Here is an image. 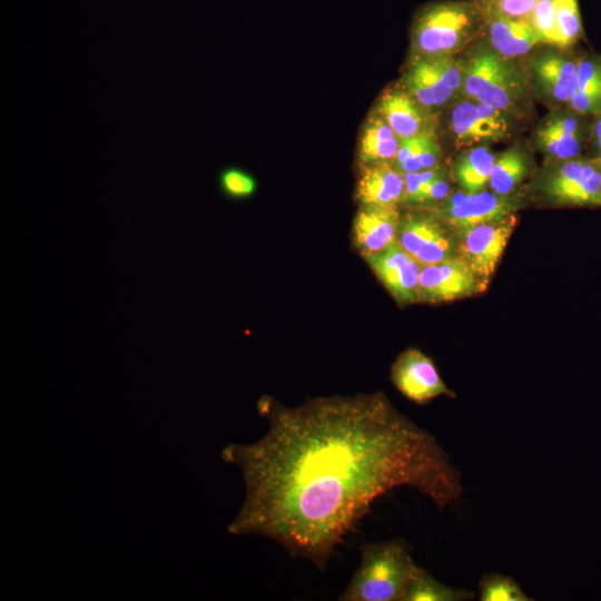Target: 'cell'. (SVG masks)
<instances>
[{"label": "cell", "mask_w": 601, "mask_h": 601, "mask_svg": "<svg viewBox=\"0 0 601 601\" xmlns=\"http://www.w3.org/2000/svg\"><path fill=\"white\" fill-rule=\"evenodd\" d=\"M258 412L268 422L264 436L223 451L246 485L229 531L267 538L322 572L390 491L412 487L440 510L461 499V473L435 436L381 392L315 397L296 407L263 396Z\"/></svg>", "instance_id": "6da1fadb"}, {"label": "cell", "mask_w": 601, "mask_h": 601, "mask_svg": "<svg viewBox=\"0 0 601 601\" xmlns=\"http://www.w3.org/2000/svg\"><path fill=\"white\" fill-rule=\"evenodd\" d=\"M463 97L493 107L514 119L524 117L533 95L524 60L506 59L481 38L462 55Z\"/></svg>", "instance_id": "7a4b0ae2"}, {"label": "cell", "mask_w": 601, "mask_h": 601, "mask_svg": "<svg viewBox=\"0 0 601 601\" xmlns=\"http://www.w3.org/2000/svg\"><path fill=\"white\" fill-rule=\"evenodd\" d=\"M485 19L474 0H440L422 6L411 23L414 58L457 56L480 38Z\"/></svg>", "instance_id": "3957f363"}, {"label": "cell", "mask_w": 601, "mask_h": 601, "mask_svg": "<svg viewBox=\"0 0 601 601\" xmlns=\"http://www.w3.org/2000/svg\"><path fill=\"white\" fill-rule=\"evenodd\" d=\"M361 563L342 601H403L406 588L418 565L403 539L361 545Z\"/></svg>", "instance_id": "277c9868"}, {"label": "cell", "mask_w": 601, "mask_h": 601, "mask_svg": "<svg viewBox=\"0 0 601 601\" xmlns=\"http://www.w3.org/2000/svg\"><path fill=\"white\" fill-rule=\"evenodd\" d=\"M578 58L570 49L541 45L525 59L534 99L549 110L568 107L577 90Z\"/></svg>", "instance_id": "5b68a950"}, {"label": "cell", "mask_w": 601, "mask_h": 601, "mask_svg": "<svg viewBox=\"0 0 601 601\" xmlns=\"http://www.w3.org/2000/svg\"><path fill=\"white\" fill-rule=\"evenodd\" d=\"M405 89L424 108L434 109L463 98L462 56L414 58Z\"/></svg>", "instance_id": "8992f818"}, {"label": "cell", "mask_w": 601, "mask_h": 601, "mask_svg": "<svg viewBox=\"0 0 601 601\" xmlns=\"http://www.w3.org/2000/svg\"><path fill=\"white\" fill-rule=\"evenodd\" d=\"M541 190L558 205H601V166L594 158L577 157L551 161Z\"/></svg>", "instance_id": "52a82bcc"}, {"label": "cell", "mask_w": 601, "mask_h": 601, "mask_svg": "<svg viewBox=\"0 0 601 601\" xmlns=\"http://www.w3.org/2000/svg\"><path fill=\"white\" fill-rule=\"evenodd\" d=\"M513 213L504 218L455 231L457 256L486 288L496 265L516 227Z\"/></svg>", "instance_id": "ba28073f"}, {"label": "cell", "mask_w": 601, "mask_h": 601, "mask_svg": "<svg viewBox=\"0 0 601 601\" xmlns=\"http://www.w3.org/2000/svg\"><path fill=\"white\" fill-rule=\"evenodd\" d=\"M441 216L407 213L401 216L396 242L422 266L457 256L456 234Z\"/></svg>", "instance_id": "9c48e42d"}, {"label": "cell", "mask_w": 601, "mask_h": 601, "mask_svg": "<svg viewBox=\"0 0 601 601\" xmlns=\"http://www.w3.org/2000/svg\"><path fill=\"white\" fill-rule=\"evenodd\" d=\"M514 120L503 111L463 97L451 107L449 129L456 146L471 148L505 139Z\"/></svg>", "instance_id": "30bf717a"}, {"label": "cell", "mask_w": 601, "mask_h": 601, "mask_svg": "<svg viewBox=\"0 0 601 601\" xmlns=\"http://www.w3.org/2000/svg\"><path fill=\"white\" fill-rule=\"evenodd\" d=\"M588 118L569 107L550 110L534 129V147L551 161L581 157L589 141Z\"/></svg>", "instance_id": "8fae6325"}, {"label": "cell", "mask_w": 601, "mask_h": 601, "mask_svg": "<svg viewBox=\"0 0 601 601\" xmlns=\"http://www.w3.org/2000/svg\"><path fill=\"white\" fill-rule=\"evenodd\" d=\"M391 381L401 394L418 405L441 395L454 396L432 358L414 347L406 348L392 364Z\"/></svg>", "instance_id": "7c38bea8"}, {"label": "cell", "mask_w": 601, "mask_h": 601, "mask_svg": "<svg viewBox=\"0 0 601 601\" xmlns=\"http://www.w3.org/2000/svg\"><path fill=\"white\" fill-rule=\"evenodd\" d=\"M484 289L466 264L456 256L422 266L417 295L422 302L442 303L472 296Z\"/></svg>", "instance_id": "4fadbf2b"}, {"label": "cell", "mask_w": 601, "mask_h": 601, "mask_svg": "<svg viewBox=\"0 0 601 601\" xmlns=\"http://www.w3.org/2000/svg\"><path fill=\"white\" fill-rule=\"evenodd\" d=\"M515 200L510 195L481 190H461L443 200L441 218L454 230L497 220L514 213Z\"/></svg>", "instance_id": "5bb4252c"}, {"label": "cell", "mask_w": 601, "mask_h": 601, "mask_svg": "<svg viewBox=\"0 0 601 601\" xmlns=\"http://www.w3.org/2000/svg\"><path fill=\"white\" fill-rule=\"evenodd\" d=\"M364 259L396 302H418L417 287L422 265L397 242Z\"/></svg>", "instance_id": "9a60e30c"}, {"label": "cell", "mask_w": 601, "mask_h": 601, "mask_svg": "<svg viewBox=\"0 0 601 601\" xmlns=\"http://www.w3.org/2000/svg\"><path fill=\"white\" fill-rule=\"evenodd\" d=\"M401 214L397 207H366L353 221V245L363 257L378 254L396 242Z\"/></svg>", "instance_id": "2e32d148"}, {"label": "cell", "mask_w": 601, "mask_h": 601, "mask_svg": "<svg viewBox=\"0 0 601 601\" xmlns=\"http://www.w3.org/2000/svg\"><path fill=\"white\" fill-rule=\"evenodd\" d=\"M480 38L496 53L513 60H524L541 41L526 19L484 18Z\"/></svg>", "instance_id": "e0dca14e"}, {"label": "cell", "mask_w": 601, "mask_h": 601, "mask_svg": "<svg viewBox=\"0 0 601 601\" xmlns=\"http://www.w3.org/2000/svg\"><path fill=\"white\" fill-rule=\"evenodd\" d=\"M404 175L388 162L364 165L356 199L366 207H397L404 201Z\"/></svg>", "instance_id": "ac0fdd59"}, {"label": "cell", "mask_w": 601, "mask_h": 601, "mask_svg": "<svg viewBox=\"0 0 601 601\" xmlns=\"http://www.w3.org/2000/svg\"><path fill=\"white\" fill-rule=\"evenodd\" d=\"M423 109L406 89L401 88L385 91L378 104L380 116L401 140L427 129Z\"/></svg>", "instance_id": "d6986e66"}, {"label": "cell", "mask_w": 601, "mask_h": 601, "mask_svg": "<svg viewBox=\"0 0 601 601\" xmlns=\"http://www.w3.org/2000/svg\"><path fill=\"white\" fill-rule=\"evenodd\" d=\"M568 107L589 118L601 112V56H579L577 90Z\"/></svg>", "instance_id": "ffe728a7"}, {"label": "cell", "mask_w": 601, "mask_h": 601, "mask_svg": "<svg viewBox=\"0 0 601 601\" xmlns=\"http://www.w3.org/2000/svg\"><path fill=\"white\" fill-rule=\"evenodd\" d=\"M531 155L520 146H512L495 156L489 186L497 195H510L529 175Z\"/></svg>", "instance_id": "44dd1931"}, {"label": "cell", "mask_w": 601, "mask_h": 601, "mask_svg": "<svg viewBox=\"0 0 601 601\" xmlns=\"http://www.w3.org/2000/svg\"><path fill=\"white\" fill-rule=\"evenodd\" d=\"M401 139L381 117L373 116L364 127L359 144V159L363 165L394 161Z\"/></svg>", "instance_id": "7402d4cb"}, {"label": "cell", "mask_w": 601, "mask_h": 601, "mask_svg": "<svg viewBox=\"0 0 601 601\" xmlns=\"http://www.w3.org/2000/svg\"><path fill=\"white\" fill-rule=\"evenodd\" d=\"M441 149L432 129L401 140L393 166L401 171L414 173L437 166Z\"/></svg>", "instance_id": "603a6c76"}, {"label": "cell", "mask_w": 601, "mask_h": 601, "mask_svg": "<svg viewBox=\"0 0 601 601\" xmlns=\"http://www.w3.org/2000/svg\"><path fill=\"white\" fill-rule=\"evenodd\" d=\"M495 154L485 145L466 149L454 164L453 176L461 189L481 191L490 181Z\"/></svg>", "instance_id": "cb8c5ba5"}, {"label": "cell", "mask_w": 601, "mask_h": 601, "mask_svg": "<svg viewBox=\"0 0 601 601\" xmlns=\"http://www.w3.org/2000/svg\"><path fill=\"white\" fill-rule=\"evenodd\" d=\"M474 595L473 591L443 584L418 566L408 582L403 601H467L473 600Z\"/></svg>", "instance_id": "d4e9b609"}, {"label": "cell", "mask_w": 601, "mask_h": 601, "mask_svg": "<svg viewBox=\"0 0 601 601\" xmlns=\"http://www.w3.org/2000/svg\"><path fill=\"white\" fill-rule=\"evenodd\" d=\"M583 33L578 0H555V46L570 49Z\"/></svg>", "instance_id": "484cf974"}, {"label": "cell", "mask_w": 601, "mask_h": 601, "mask_svg": "<svg viewBox=\"0 0 601 601\" xmlns=\"http://www.w3.org/2000/svg\"><path fill=\"white\" fill-rule=\"evenodd\" d=\"M479 600L481 601H532L521 585L502 573H484L479 582Z\"/></svg>", "instance_id": "4316f807"}, {"label": "cell", "mask_w": 601, "mask_h": 601, "mask_svg": "<svg viewBox=\"0 0 601 601\" xmlns=\"http://www.w3.org/2000/svg\"><path fill=\"white\" fill-rule=\"evenodd\" d=\"M528 20L542 45L555 46V0H536Z\"/></svg>", "instance_id": "83f0119b"}, {"label": "cell", "mask_w": 601, "mask_h": 601, "mask_svg": "<svg viewBox=\"0 0 601 601\" xmlns=\"http://www.w3.org/2000/svg\"><path fill=\"white\" fill-rule=\"evenodd\" d=\"M484 18L529 19L536 0H474Z\"/></svg>", "instance_id": "f1b7e54d"}, {"label": "cell", "mask_w": 601, "mask_h": 601, "mask_svg": "<svg viewBox=\"0 0 601 601\" xmlns=\"http://www.w3.org/2000/svg\"><path fill=\"white\" fill-rule=\"evenodd\" d=\"M219 185L223 193L234 199L249 197L256 190L255 179L246 171L235 167L226 168L220 173Z\"/></svg>", "instance_id": "f546056e"}, {"label": "cell", "mask_w": 601, "mask_h": 601, "mask_svg": "<svg viewBox=\"0 0 601 601\" xmlns=\"http://www.w3.org/2000/svg\"><path fill=\"white\" fill-rule=\"evenodd\" d=\"M589 141L597 155L601 154V112L592 117ZM595 155V156H597Z\"/></svg>", "instance_id": "4dcf8cb0"}, {"label": "cell", "mask_w": 601, "mask_h": 601, "mask_svg": "<svg viewBox=\"0 0 601 601\" xmlns=\"http://www.w3.org/2000/svg\"><path fill=\"white\" fill-rule=\"evenodd\" d=\"M594 160L601 166V154L593 157Z\"/></svg>", "instance_id": "1f68e13d"}]
</instances>
